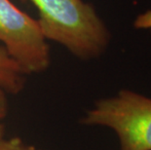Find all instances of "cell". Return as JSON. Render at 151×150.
<instances>
[{
  "label": "cell",
  "instance_id": "5",
  "mask_svg": "<svg viewBox=\"0 0 151 150\" xmlns=\"http://www.w3.org/2000/svg\"><path fill=\"white\" fill-rule=\"evenodd\" d=\"M0 150H42L18 136H4L0 140Z\"/></svg>",
  "mask_w": 151,
  "mask_h": 150
},
{
  "label": "cell",
  "instance_id": "1",
  "mask_svg": "<svg viewBox=\"0 0 151 150\" xmlns=\"http://www.w3.org/2000/svg\"><path fill=\"white\" fill-rule=\"evenodd\" d=\"M39 13L38 24L47 40L59 43L81 60L101 56L110 33L94 6L84 0H29Z\"/></svg>",
  "mask_w": 151,
  "mask_h": 150
},
{
  "label": "cell",
  "instance_id": "6",
  "mask_svg": "<svg viewBox=\"0 0 151 150\" xmlns=\"http://www.w3.org/2000/svg\"><path fill=\"white\" fill-rule=\"evenodd\" d=\"M134 25L139 29L148 31L151 35V10H147L146 12L137 16L134 22Z\"/></svg>",
  "mask_w": 151,
  "mask_h": 150
},
{
  "label": "cell",
  "instance_id": "8",
  "mask_svg": "<svg viewBox=\"0 0 151 150\" xmlns=\"http://www.w3.org/2000/svg\"><path fill=\"white\" fill-rule=\"evenodd\" d=\"M5 136V126L0 122V140Z\"/></svg>",
  "mask_w": 151,
  "mask_h": 150
},
{
  "label": "cell",
  "instance_id": "4",
  "mask_svg": "<svg viewBox=\"0 0 151 150\" xmlns=\"http://www.w3.org/2000/svg\"><path fill=\"white\" fill-rule=\"evenodd\" d=\"M24 73L3 47H0V89L8 95H17L25 84Z\"/></svg>",
  "mask_w": 151,
  "mask_h": 150
},
{
  "label": "cell",
  "instance_id": "7",
  "mask_svg": "<svg viewBox=\"0 0 151 150\" xmlns=\"http://www.w3.org/2000/svg\"><path fill=\"white\" fill-rule=\"evenodd\" d=\"M9 111L8 94L4 90L0 89V121L7 116Z\"/></svg>",
  "mask_w": 151,
  "mask_h": 150
},
{
  "label": "cell",
  "instance_id": "2",
  "mask_svg": "<svg viewBox=\"0 0 151 150\" xmlns=\"http://www.w3.org/2000/svg\"><path fill=\"white\" fill-rule=\"evenodd\" d=\"M79 123L110 129L120 150H151V98L139 93L123 89L95 101Z\"/></svg>",
  "mask_w": 151,
  "mask_h": 150
},
{
  "label": "cell",
  "instance_id": "3",
  "mask_svg": "<svg viewBox=\"0 0 151 150\" xmlns=\"http://www.w3.org/2000/svg\"><path fill=\"white\" fill-rule=\"evenodd\" d=\"M0 42L24 74L49 68L50 49L39 24L10 0H0Z\"/></svg>",
  "mask_w": 151,
  "mask_h": 150
}]
</instances>
